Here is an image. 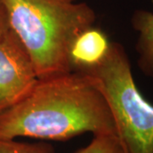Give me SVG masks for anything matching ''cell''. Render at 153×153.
<instances>
[{
    "instance_id": "obj_1",
    "label": "cell",
    "mask_w": 153,
    "mask_h": 153,
    "mask_svg": "<svg viewBox=\"0 0 153 153\" xmlns=\"http://www.w3.org/2000/svg\"><path fill=\"white\" fill-rule=\"evenodd\" d=\"M85 133L117 135L98 80L82 71L39 78L27 97L0 112V139L67 140Z\"/></svg>"
},
{
    "instance_id": "obj_2",
    "label": "cell",
    "mask_w": 153,
    "mask_h": 153,
    "mask_svg": "<svg viewBox=\"0 0 153 153\" xmlns=\"http://www.w3.org/2000/svg\"><path fill=\"white\" fill-rule=\"evenodd\" d=\"M10 27L27 49L38 78L72 71L71 49L94 26L90 6L76 0H1Z\"/></svg>"
},
{
    "instance_id": "obj_3",
    "label": "cell",
    "mask_w": 153,
    "mask_h": 153,
    "mask_svg": "<svg viewBox=\"0 0 153 153\" xmlns=\"http://www.w3.org/2000/svg\"><path fill=\"white\" fill-rule=\"evenodd\" d=\"M77 71L98 80L124 153H153V105L137 88L123 46L111 42L99 64Z\"/></svg>"
},
{
    "instance_id": "obj_4",
    "label": "cell",
    "mask_w": 153,
    "mask_h": 153,
    "mask_svg": "<svg viewBox=\"0 0 153 153\" xmlns=\"http://www.w3.org/2000/svg\"><path fill=\"white\" fill-rule=\"evenodd\" d=\"M38 79L27 49L10 28L0 38V112L27 97Z\"/></svg>"
},
{
    "instance_id": "obj_5",
    "label": "cell",
    "mask_w": 153,
    "mask_h": 153,
    "mask_svg": "<svg viewBox=\"0 0 153 153\" xmlns=\"http://www.w3.org/2000/svg\"><path fill=\"white\" fill-rule=\"evenodd\" d=\"M110 44L104 32L94 26L82 32L71 46L70 59L72 71L96 66L104 59Z\"/></svg>"
},
{
    "instance_id": "obj_6",
    "label": "cell",
    "mask_w": 153,
    "mask_h": 153,
    "mask_svg": "<svg viewBox=\"0 0 153 153\" xmlns=\"http://www.w3.org/2000/svg\"><path fill=\"white\" fill-rule=\"evenodd\" d=\"M131 25L138 36L137 65L144 75L153 77V13L137 10L131 17Z\"/></svg>"
},
{
    "instance_id": "obj_7",
    "label": "cell",
    "mask_w": 153,
    "mask_h": 153,
    "mask_svg": "<svg viewBox=\"0 0 153 153\" xmlns=\"http://www.w3.org/2000/svg\"><path fill=\"white\" fill-rule=\"evenodd\" d=\"M75 153H124L118 138L115 134H96L87 146Z\"/></svg>"
},
{
    "instance_id": "obj_8",
    "label": "cell",
    "mask_w": 153,
    "mask_h": 153,
    "mask_svg": "<svg viewBox=\"0 0 153 153\" xmlns=\"http://www.w3.org/2000/svg\"><path fill=\"white\" fill-rule=\"evenodd\" d=\"M0 153H56L51 145L45 142L25 143L15 140L0 139Z\"/></svg>"
},
{
    "instance_id": "obj_9",
    "label": "cell",
    "mask_w": 153,
    "mask_h": 153,
    "mask_svg": "<svg viewBox=\"0 0 153 153\" xmlns=\"http://www.w3.org/2000/svg\"><path fill=\"white\" fill-rule=\"evenodd\" d=\"M10 28L9 19L6 13L5 8L3 4L2 1L0 0V38H2L5 33Z\"/></svg>"
}]
</instances>
